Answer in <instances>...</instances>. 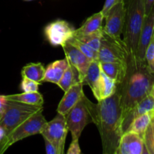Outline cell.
I'll use <instances>...</instances> for the list:
<instances>
[{
    "label": "cell",
    "instance_id": "7",
    "mask_svg": "<svg viewBox=\"0 0 154 154\" xmlns=\"http://www.w3.org/2000/svg\"><path fill=\"white\" fill-rule=\"evenodd\" d=\"M129 60V52L123 40L111 37L102 29L101 45L98 51L99 63H128Z\"/></svg>",
    "mask_w": 154,
    "mask_h": 154
},
{
    "label": "cell",
    "instance_id": "2",
    "mask_svg": "<svg viewBox=\"0 0 154 154\" xmlns=\"http://www.w3.org/2000/svg\"><path fill=\"white\" fill-rule=\"evenodd\" d=\"M154 84V74L149 71L146 61L129 59L126 77L118 90L121 93L123 121L131 110L150 94Z\"/></svg>",
    "mask_w": 154,
    "mask_h": 154
},
{
    "label": "cell",
    "instance_id": "15",
    "mask_svg": "<svg viewBox=\"0 0 154 154\" xmlns=\"http://www.w3.org/2000/svg\"><path fill=\"white\" fill-rule=\"evenodd\" d=\"M100 80H101V67L100 63L98 60H93L89 66L84 80L83 85H89L95 98L99 102L100 99Z\"/></svg>",
    "mask_w": 154,
    "mask_h": 154
},
{
    "label": "cell",
    "instance_id": "10",
    "mask_svg": "<svg viewBox=\"0 0 154 154\" xmlns=\"http://www.w3.org/2000/svg\"><path fill=\"white\" fill-rule=\"evenodd\" d=\"M75 29L66 20H57L48 24L45 29V36L53 46H63L73 36Z\"/></svg>",
    "mask_w": 154,
    "mask_h": 154
},
{
    "label": "cell",
    "instance_id": "28",
    "mask_svg": "<svg viewBox=\"0 0 154 154\" xmlns=\"http://www.w3.org/2000/svg\"><path fill=\"white\" fill-rule=\"evenodd\" d=\"M145 60L149 71L154 74V37L152 38L145 53Z\"/></svg>",
    "mask_w": 154,
    "mask_h": 154
},
{
    "label": "cell",
    "instance_id": "27",
    "mask_svg": "<svg viewBox=\"0 0 154 154\" xmlns=\"http://www.w3.org/2000/svg\"><path fill=\"white\" fill-rule=\"evenodd\" d=\"M68 41L73 45H75V47H77L89 59H90L91 60H98V51H95L94 49L90 48L87 44L84 43L81 40L74 37V36L71 37Z\"/></svg>",
    "mask_w": 154,
    "mask_h": 154
},
{
    "label": "cell",
    "instance_id": "25",
    "mask_svg": "<svg viewBox=\"0 0 154 154\" xmlns=\"http://www.w3.org/2000/svg\"><path fill=\"white\" fill-rule=\"evenodd\" d=\"M103 29V28H102ZM102 29L96 32L91 33L88 35H73L74 37L77 38L81 40L84 43L87 44V45L94 49L95 51H99V48L101 45V38H102Z\"/></svg>",
    "mask_w": 154,
    "mask_h": 154
},
{
    "label": "cell",
    "instance_id": "23",
    "mask_svg": "<svg viewBox=\"0 0 154 154\" xmlns=\"http://www.w3.org/2000/svg\"><path fill=\"white\" fill-rule=\"evenodd\" d=\"M153 111L146 113V114L138 116L136 118L134 119V120H132V123H131L130 126L128 128L126 132L130 131V132H135V133L138 134V135H141L143 138V135H144L146 129L148 127L149 124H150V120H151V117L152 115H153Z\"/></svg>",
    "mask_w": 154,
    "mask_h": 154
},
{
    "label": "cell",
    "instance_id": "14",
    "mask_svg": "<svg viewBox=\"0 0 154 154\" xmlns=\"http://www.w3.org/2000/svg\"><path fill=\"white\" fill-rule=\"evenodd\" d=\"M83 86L82 83L78 82L65 92L64 96L57 107V113L66 115L69 110L76 105L77 102L84 95Z\"/></svg>",
    "mask_w": 154,
    "mask_h": 154
},
{
    "label": "cell",
    "instance_id": "17",
    "mask_svg": "<svg viewBox=\"0 0 154 154\" xmlns=\"http://www.w3.org/2000/svg\"><path fill=\"white\" fill-rule=\"evenodd\" d=\"M100 67L107 76L114 80L117 84H120L126 77L128 63H100Z\"/></svg>",
    "mask_w": 154,
    "mask_h": 154
},
{
    "label": "cell",
    "instance_id": "1",
    "mask_svg": "<svg viewBox=\"0 0 154 154\" xmlns=\"http://www.w3.org/2000/svg\"><path fill=\"white\" fill-rule=\"evenodd\" d=\"M95 124L102 139V153L116 154L123 134L121 93L118 88L114 95L98 102L97 120Z\"/></svg>",
    "mask_w": 154,
    "mask_h": 154
},
{
    "label": "cell",
    "instance_id": "30",
    "mask_svg": "<svg viewBox=\"0 0 154 154\" xmlns=\"http://www.w3.org/2000/svg\"><path fill=\"white\" fill-rule=\"evenodd\" d=\"M79 139H73L70 146H69V150H67L66 153L67 154H81V150L80 148L79 143H78Z\"/></svg>",
    "mask_w": 154,
    "mask_h": 154
},
{
    "label": "cell",
    "instance_id": "6",
    "mask_svg": "<svg viewBox=\"0 0 154 154\" xmlns=\"http://www.w3.org/2000/svg\"><path fill=\"white\" fill-rule=\"evenodd\" d=\"M46 123L47 120L42 114V111L33 114L5 137L0 143V154L4 153L12 144L23 138L41 134Z\"/></svg>",
    "mask_w": 154,
    "mask_h": 154
},
{
    "label": "cell",
    "instance_id": "35",
    "mask_svg": "<svg viewBox=\"0 0 154 154\" xmlns=\"http://www.w3.org/2000/svg\"><path fill=\"white\" fill-rule=\"evenodd\" d=\"M5 135H6L5 131V129H3L1 126H0V143H1L2 141L4 139V138L5 137Z\"/></svg>",
    "mask_w": 154,
    "mask_h": 154
},
{
    "label": "cell",
    "instance_id": "20",
    "mask_svg": "<svg viewBox=\"0 0 154 154\" xmlns=\"http://www.w3.org/2000/svg\"><path fill=\"white\" fill-rule=\"evenodd\" d=\"M6 100L15 101L30 105H43L44 98L38 92H23L20 94H13L4 96Z\"/></svg>",
    "mask_w": 154,
    "mask_h": 154
},
{
    "label": "cell",
    "instance_id": "32",
    "mask_svg": "<svg viewBox=\"0 0 154 154\" xmlns=\"http://www.w3.org/2000/svg\"><path fill=\"white\" fill-rule=\"evenodd\" d=\"M45 139V148H46V153L48 154H58L57 148L55 146L45 137H43Z\"/></svg>",
    "mask_w": 154,
    "mask_h": 154
},
{
    "label": "cell",
    "instance_id": "38",
    "mask_svg": "<svg viewBox=\"0 0 154 154\" xmlns=\"http://www.w3.org/2000/svg\"><path fill=\"white\" fill-rule=\"evenodd\" d=\"M24 1H32V0H24Z\"/></svg>",
    "mask_w": 154,
    "mask_h": 154
},
{
    "label": "cell",
    "instance_id": "12",
    "mask_svg": "<svg viewBox=\"0 0 154 154\" xmlns=\"http://www.w3.org/2000/svg\"><path fill=\"white\" fill-rule=\"evenodd\" d=\"M147 153L143 138L135 132H124L120 138L116 154Z\"/></svg>",
    "mask_w": 154,
    "mask_h": 154
},
{
    "label": "cell",
    "instance_id": "18",
    "mask_svg": "<svg viewBox=\"0 0 154 154\" xmlns=\"http://www.w3.org/2000/svg\"><path fill=\"white\" fill-rule=\"evenodd\" d=\"M68 66H69V61L66 58L57 60L51 63L47 67V69H45L43 82H50L57 84Z\"/></svg>",
    "mask_w": 154,
    "mask_h": 154
},
{
    "label": "cell",
    "instance_id": "33",
    "mask_svg": "<svg viewBox=\"0 0 154 154\" xmlns=\"http://www.w3.org/2000/svg\"><path fill=\"white\" fill-rule=\"evenodd\" d=\"M144 5H145V15H147L154 6V0H144Z\"/></svg>",
    "mask_w": 154,
    "mask_h": 154
},
{
    "label": "cell",
    "instance_id": "26",
    "mask_svg": "<svg viewBox=\"0 0 154 154\" xmlns=\"http://www.w3.org/2000/svg\"><path fill=\"white\" fill-rule=\"evenodd\" d=\"M143 140L147 154H154V111L150 124L143 135Z\"/></svg>",
    "mask_w": 154,
    "mask_h": 154
},
{
    "label": "cell",
    "instance_id": "8",
    "mask_svg": "<svg viewBox=\"0 0 154 154\" xmlns=\"http://www.w3.org/2000/svg\"><path fill=\"white\" fill-rule=\"evenodd\" d=\"M68 132L66 117L57 113V115L52 120L47 122L41 134L55 146L58 154H63Z\"/></svg>",
    "mask_w": 154,
    "mask_h": 154
},
{
    "label": "cell",
    "instance_id": "37",
    "mask_svg": "<svg viewBox=\"0 0 154 154\" xmlns=\"http://www.w3.org/2000/svg\"><path fill=\"white\" fill-rule=\"evenodd\" d=\"M2 114H0V121H1V119H2Z\"/></svg>",
    "mask_w": 154,
    "mask_h": 154
},
{
    "label": "cell",
    "instance_id": "16",
    "mask_svg": "<svg viewBox=\"0 0 154 154\" xmlns=\"http://www.w3.org/2000/svg\"><path fill=\"white\" fill-rule=\"evenodd\" d=\"M154 111V98L151 95H148L144 99H143L141 102H138L128 114L126 118L123 121V133L126 132L130 126L132 120L137 117L146 113L151 112Z\"/></svg>",
    "mask_w": 154,
    "mask_h": 154
},
{
    "label": "cell",
    "instance_id": "9",
    "mask_svg": "<svg viewBox=\"0 0 154 154\" xmlns=\"http://www.w3.org/2000/svg\"><path fill=\"white\" fill-rule=\"evenodd\" d=\"M105 27L103 31L108 35L114 38H120L123 33L126 20V6L124 0L113 6L105 16Z\"/></svg>",
    "mask_w": 154,
    "mask_h": 154
},
{
    "label": "cell",
    "instance_id": "31",
    "mask_svg": "<svg viewBox=\"0 0 154 154\" xmlns=\"http://www.w3.org/2000/svg\"><path fill=\"white\" fill-rule=\"evenodd\" d=\"M121 0H105V4H104L103 8H102V10L101 11V12L103 14L104 17H105L106 16L107 13L108 12V11L114 5H115L116 4H117L118 2Z\"/></svg>",
    "mask_w": 154,
    "mask_h": 154
},
{
    "label": "cell",
    "instance_id": "5",
    "mask_svg": "<svg viewBox=\"0 0 154 154\" xmlns=\"http://www.w3.org/2000/svg\"><path fill=\"white\" fill-rule=\"evenodd\" d=\"M40 111H43L42 105L7 100L5 109L0 121V126L5 129L7 135L23 122Z\"/></svg>",
    "mask_w": 154,
    "mask_h": 154
},
{
    "label": "cell",
    "instance_id": "24",
    "mask_svg": "<svg viewBox=\"0 0 154 154\" xmlns=\"http://www.w3.org/2000/svg\"><path fill=\"white\" fill-rule=\"evenodd\" d=\"M117 87H118V84L114 80L107 76L101 70L100 87H99L101 100L114 95L117 90Z\"/></svg>",
    "mask_w": 154,
    "mask_h": 154
},
{
    "label": "cell",
    "instance_id": "3",
    "mask_svg": "<svg viewBox=\"0 0 154 154\" xmlns=\"http://www.w3.org/2000/svg\"><path fill=\"white\" fill-rule=\"evenodd\" d=\"M126 20L123 42L127 47L129 59L136 58L140 33L145 17L144 0H124Z\"/></svg>",
    "mask_w": 154,
    "mask_h": 154
},
{
    "label": "cell",
    "instance_id": "19",
    "mask_svg": "<svg viewBox=\"0 0 154 154\" xmlns=\"http://www.w3.org/2000/svg\"><path fill=\"white\" fill-rule=\"evenodd\" d=\"M104 16L102 12L93 14L87 18L82 26L78 29H75L73 35H82L96 32L102 29Z\"/></svg>",
    "mask_w": 154,
    "mask_h": 154
},
{
    "label": "cell",
    "instance_id": "13",
    "mask_svg": "<svg viewBox=\"0 0 154 154\" xmlns=\"http://www.w3.org/2000/svg\"><path fill=\"white\" fill-rule=\"evenodd\" d=\"M153 37H154V6L150 13L147 15H145L144 17L142 28L140 33L138 48H137V60L146 61V51Z\"/></svg>",
    "mask_w": 154,
    "mask_h": 154
},
{
    "label": "cell",
    "instance_id": "21",
    "mask_svg": "<svg viewBox=\"0 0 154 154\" xmlns=\"http://www.w3.org/2000/svg\"><path fill=\"white\" fill-rule=\"evenodd\" d=\"M21 74L22 77H25L40 84L43 82L45 69L43 65L40 63H29L23 68Z\"/></svg>",
    "mask_w": 154,
    "mask_h": 154
},
{
    "label": "cell",
    "instance_id": "36",
    "mask_svg": "<svg viewBox=\"0 0 154 154\" xmlns=\"http://www.w3.org/2000/svg\"><path fill=\"white\" fill-rule=\"evenodd\" d=\"M150 95H151V96L154 98V84H153V87H152V89H151V91H150Z\"/></svg>",
    "mask_w": 154,
    "mask_h": 154
},
{
    "label": "cell",
    "instance_id": "22",
    "mask_svg": "<svg viewBox=\"0 0 154 154\" xmlns=\"http://www.w3.org/2000/svg\"><path fill=\"white\" fill-rule=\"evenodd\" d=\"M78 82H81L80 81V77L78 71L69 63V66L66 69L65 72L63 73L61 79L58 82L57 85L65 92L67 91L72 86L77 84Z\"/></svg>",
    "mask_w": 154,
    "mask_h": 154
},
{
    "label": "cell",
    "instance_id": "29",
    "mask_svg": "<svg viewBox=\"0 0 154 154\" xmlns=\"http://www.w3.org/2000/svg\"><path fill=\"white\" fill-rule=\"evenodd\" d=\"M38 86L39 83L35 82L25 77H22L20 89L23 92H37L38 90Z\"/></svg>",
    "mask_w": 154,
    "mask_h": 154
},
{
    "label": "cell",
    "instance_id": "4",
    "mask_svg": "<svg viewBox=\"0 0 154 154\" xmlns=\"http://www.w3.org/2000/svg\"><path fill=\"white\" fill-rule=\"evenodd\" d=\"M65 117L72 140L79 139L87 125L96 123L97 104L93 103L84 95Z\"/></svg>",
    "mask_w": 154,
    "mask_h": 154
},
{
    "label": "cell",
    "instance_id": "11",
    "mask_svg": "<svg viewBox=\"0 0 154 154\" xmlns=\"http://www.w3.org/2000/svg\"><path fill=\"white\" fill-rule=\"evenodd\" d=\"M62 47L64 50L66 58L69 61V64L73 66L78 71L80 81L82 83L89 66L93 60L84 55L77 47L70 43L69 41H67Z\"/></svg>",
    "mask_w": 154,
    "mask_h": 154
},
{
    "label": "cell",
    "instance_id": "34",
    "mask_svg": "<svg viewBox=\"0 0 154 154\" xmlns=\"http://www.w3.org/2000/svg\"><path fill=\"white\" fill-rule=\"evenodd\" d=\"M6 100L4 97V95H0V114H3L6 107Z\"/></svg>",
    "mask_w": 154,
    "mask_h": 154
}]
</instances>
